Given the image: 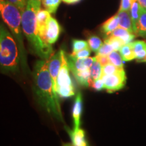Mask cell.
Segmentation results:
<instances>
[{
  "label": "cell",
  "mask_w": 146,
  "mask_h": 146,
  "mask_svg": "<svg viewBox=\"0 0 146 146\" xmlns=\"http://www.w3.org/2000/svg\"><path fill=\"white\" fill-rule=\"evenodd\" d=\"M8 1L17 7L21 12L25 10L27 5V0H8Z\"/></svg>",
  "instance_id": "obj_30"
},
{
  "label": "cell",
  "mask_w": 146,
  "mask_h": 146,
  "mask_svg": "<svg viewBox=\"0 0 146 146\" xmlns=\"http://www.w3.org/2000/svg\"><path fill=\"white\" fill-rule=\"evenodd\" d=\"M104 42H106V43H109L110 45H112L114 51H119L121 47L123 45H125V43L121 39H118L116 36H113L111 35L108 36V37L105 39Z\"/></svg>",
  "instance_id": "obj_25"
},
{
  "label": "cell",
  "mask_w": 146,
  "mask_h": 146,
  "mask_svg": "<svg viewBox=\"0 0 146 146\" xmlns=\"http://www.w3.org/2000/svg\"><path fill=\"white\" fill-rule=\"evenodd\" d=\"M74 78L78 84L83 87H89L91 79L90 74V69L76 71L72 73Z\"/></svg>",
  "instance_id": "obj_18"
},
{
  "label": "cell",
  "mask_w": 146,
  "mask_h": 146,
  "mask_svg": "<svg viewBox=\"0 0 146 146\" xmlns=\"http://www.w3.org/2000/svg\"><path fill=\"white\" fill-rule=\"evenodd\" d=\"M87 43H88L89 47L91 49V50L94 52H98L100 47L103 44L102 39L99 36L96 35H91L89 36L88 40H87Z\"/></svg>",
  "instance_id": "obj_23"
},
{
  "label": "cell",
  "mask_w": 146,
  "mask_h": 146,
  "mask_svg": "<svg viewBox=\"0 0 146 146\" xmlns=\"http://www.w3.org/2000/svg\"><path fill=\"white\" fill-rule=\"evenodd\" d=\"M132 0H121L119 10L130 11Z\"/></svg>",
  "instance_id": "obj_33"
},
{
  "label": "cell",
  "mask_w": 146,
  "mask_h": 146,
  "mask_svg": "<svg viewBox=\"0 0 146 146\" xmlns=\"http://www.w3.org/2000/svg\"><path fill=\"white\" fill-rule=\"evenodd\" d=\"M27 3L31 5L36 13L41 9V0H27Z\"/></svg>",
  "instance_id": "obj_32"
},
{
  "label": "cell",
  "mask_w": 146,
  "mask_h": 146,
  "mask_svg": "<svg viewBox=\"0 0 146 146\" xmlns=\"http://www.w3.org/2000/svg\"><path fill=\"white\" fill-rule=\"evenodd\" d=\"M108 56L110 63L116 66L118 68H123V59H122L120 54L117 52V51H113Z\"/></svg>",
  "instance_id": "obj_24"
},
{
  "label": "cell",
  "mask_w": 146,
  "mask_h": 146,
  "mask_svg": "<svg viewBox=\"0 0 146 146\" xmlns=\"http://www.w3.org/2000/svg\"><path fill=\"white\" fill-rule=\"evenodd\" d=\"M62 28L57 20L51 16L47 23L43 41L50 45H53L58 41L61 33Z\"/></svg>",
  "instance_id": "obj_7"
},
{
  "label": "cell",
  "mask_w": 146,
  "mask_h": 146,
  "mask_svg": "<svg viewBox=\"0 0 146 146\" xmlns=\"http://www.w3.org/2000/svg\"><path fill=\"white\" fill-rule=\"evenodd\" d=\"M91 49L89 47L83 49V50L78 51L77 52L72 53L71 55L76 58H85L89 57L91 54Z\"/></svg>",
  "instance_id": "obj_29"
},
{
  "label": "cell",
  "mask_w": 146,
  "mask_h": 146,
  "mask_svg": "<svg viewBox=\"0 0 146 146\" xmlns=\"http://www.w3.org/2000/svg\"><path fill=\"white\" fill-rule=\"evenodd\" d=\"M89 47L88 43L86 41L81 39H72V53L77 52L78 51L87 48Z\"/></svg>",
  "instance_id": "obj_26"
},
{
  "label": "cell",
  "mask_w": 146,
  "mask_h": 146,
  "mask_svg": "<svg viewBox=\"0 0 146 146\" xmlns=\"http://www.w3.org/2000/svg\"><path fill=\"white\" fill-rule=\"evenodd\" d=\"M34 89L36 99L47 112L60 121H63L58 96L54 92L48 68V60H39L33 70Z\"/></svg>",
  "instance_id": "obj_1"
},
{
  "label": "cell",
  "mask_w": 146,
  "mask_h": 146,
  "mask_svg": "<svg viewBox=\"0 0 146 146\" xmlns=\"http://www.w3.org/2000/svg\"><path fill=\"white\" fill-rule=\"evenodd\" d=\"M121 58L124 61H131L135 58L131 43L123 45L119 50Z\"/></svg>",
  "instance_id": "obj_20"
},
{
  "label": "cell",
  "mask_w": 146,
  "mask_h": 146,
  "mask_svg": "<svg viewBox=\"0 0 146 146\" xmlns=\"http://www.w3.org/2000/svg\"><path fill=\"white\" fill-rule=\"evenodd\" d=\"M62 146H75V145H73L72 143H64L62 144Z\"/></svg>",
  "instance_id": "obj_36"
},
{
  "label": "cell",
  "mask_w": 146,
  "mask_h": 146,
  "mask_svg": "<svg viewBox=\"0 0 146 146\" xmlns=\"http://www.w3.org/2000/svg\"><path fill=\"white\" fill-rule=\"evenodd\" d=\"M124 68H120L111 63L107 64L106 65L102 66V75H110L120 72Z\"/></svg>",
  "instance_id": "obj_27"
},
{
  "label": "cell",
  "mask_w": 146,
  "mask_h": 146,
  "mask_svg": "<svg viewBox=\"0 0 146 146\" xmlns=\"http://www.w3.org/2000/svg\"><path fill=\"white\" fill-rule=\"evenodd\" d=\"M22 14V29L29 42L31 50L41 60H48L54 54L53 47L45 43L40 36L36 23V12L32 6L27 3Z\"/></svg>",
  "instance_id": "obj_2"
},
{
  "label": "cell",
  "mask_w": 146,
  "mask_h": 146,
  "mask_svg": "<svg viewBox=\"0 0 146 146\" xmlns=\"http://www.w3.org/2000/svg\"><path fill=\"white\" fill-rule=\"evenodd\" d=\"M62 0H41V4L45 10L50 14H55L59 8Z\"/></svg>",
  "instance_id": "obj_22"
},
{
  "label": "cell",
  "mask_w": 146,
  "mask_h": 146,
  "mask_svg": "<svg viewBox=\"0 0 146 146\" xmlns=\"http://www.w3.org/2000/svg\"><path fill=\"white\" fill-rule=\"evenodd\" d=\"M50 14H51L48 11H47L46 10H42V9H40L36 13L38 30H39L40 36H41L43 40L47 23H48L49 20L51 17Z\"/></svg>",
  "instance_id": "obj_12"
},
{
  "label": "cell",
  "mask_w": 146,
  "mask_h": 146,
  "mask_svg": "<svg viewBox=\"0 0 146 146\" xmlns=\"http://www.w3.org/2000/svg\"><path fill=\"white\" fill-rule=\"evenodd\" d=\"M135 59L139 61H143L146 58V42L144 41H135L131 42Z\"/></svg>",
  "instance_id": "obj_15"
},
{
  "label": "cell",
  "mask_w": 146,
  "mask_h": 146,
  "mask_svg": "<svg viewBox=\"0 0 146 146\" xmlns=\"http://www.w3.org/2000/svg\"><path fill=\"white\" fill-rule=\"evenodd\" d=\"M135 34L146 38V10L143 8L139 18Z\"/></svg>",
  "instance_id": "obj_19"
},
{
  "label": "cell",
  "mask_w": 146,
  "mask_h": 146,
  "mask_svg": "<svg viewBox=\"0 0 146 146\" xmlns=\"http://www.w3.org/2000/svg\"><path fill=\"white\" fill-rule=\"evenodd\" d=\"M61 54L62 62L57 79V94L60 98H70L74 96L75 90L69 73L66 54L63 50H61Z\"/></svg>",
  "instance_id": "obj_5"
},
{
  "label": "cell",
  "mask_w": 146,
  "mask_h": 146,
  "mask_svg": "<svg viewBox=\"0 0 146 146\" xmlns=\"http://www.w3.org/2000/svg\"><path fill=\"white\" fill-rule=\"evenodd\" d=\"M66 59L69 69L72 73L76 71L90 69L94 61V57L76 58L72 56L71 54H66Z\"/></svg>",
  "instance_id": "obj_9"
},
{
  "label": "cell",
  "mask_w": 146,
  "mask_h": 146,
  "mask_svg": "<svg viewBox=\"0 0 146 146\" xmlns=\"http://www.w3.org/2000/svg\"><path fill=\"white\" fill-rule=\"evenodd\" d=\"M110 35L116 36L118 39H121L125 43V44H127V43L132 42L135 37V35L133 33L129 31L127 29L120 28V27H118L117 29H115Z\"/></svg>",
  "instance_id": "obj_17"
},
{
  "label": "cell",
  "mask_w": 146,
  "mask_h": 146,
  "mask_svg": "<svg viewBox=\"0 0 146 146\" xmlns=\"http://www.w3.org/2000/svg\"><path fill=\"white\" fill-rule=\"evenodd\" d=\"M89 86H91L96 91H101L103 89H104V81L102 78H100L99 79L96 80V81H91Z\"/></svg>",
  "instance_id": "obj_31"
},
{
  "label": "cell",
  "mask_w": 146,
  "mask_h": 146,
  "mask_svg": "<svg viewBox=\"0 0 146 146\" xmlns=\"http://www.w3.org/2000/svg\"><path fill=\"white\" fill-rule=\"evenodd\" d=\"M96 58L102 66H104L106 65L107 64L110 63L108 56H100V55H96Z\"/></svg>",
  "instance_id": "obj_34"
},
{
  "label": "cell",
  "mask_w": 146,
  "mask_h": 146,
  "mask_svg": "<svg viewBox=\"0 0 146 146\" xmlns=\"http://www.w3.org/2000/svg\"><path fill=\"white\" fill-rule=\"evenodd\" d=\"M0 17L15 39L19 50L20 64L25 72H29L27 52L22 33V14L17 7L8 0H0Z\"/></svg>",
  "instance_id": "obj_3"
},
{
  "label": "cell",
  "mask_w": 146,
  "mask_h": 146,
  "mask_svg": "<svg viewBox=\"0 0 146 146\" xmlns=\"http://www.w3.org/2000/svg\"><path fill=\"white\" fill-rule=\"evenodd\" d=\"M142 9H143V7L140 5L137 0H132L130 9V16L131 21H132L133 32L135 34L137 25L139 18Z\"/></svg>",
  "instance_id": "obj_14"
},
{
  "label": "cell",
  "mask_w": 146,
  "mask_h": 146,
  "mask_svg": "<svg viewBox=\"0 0 146 146\" xmlns=\"http://www.w3.org/2000/svg\"><path fill=\"white\" fill-rule=\"evenodd\" d=\"M116 14H117L118 18L119 27L127 29L129 31L134 33L133 29L132 21H131L130 16V11L118 10V13Z\"/></svg>",
  "instance_id": "obj_13"
},
{
  "label": "cell",
  "mask_w": 146,
  "mask_h": 146,
  "mask_svg": "<svg viewBox=\"0 0 146 146\" xmlns=\"http://www.w3.org/2000/svg\"><path fill=\"white\" fill-rule=\"evenodd\" d=\"M102 78L104 81V89L108 93H113L121 89L125 86L127 79L124 69L110 75H102Z\"/></svg>",
  "instance_id": "obj_6"
},
{
  "label": "cell",
  "mask_w": 146,
  "mask_h": 146,
  "mask_svg": "<svg viewBox=\"0 0 146 146\" xmlns=\"http://www.w3.org/2000/svg\"><path fill=\"white\" fill-rule=\"evenodd\" d=\"M66 131L70 136L71 141L75 146H88V143L85 139V133L83 129H66Z\"/></svg>",
  "instance_id": "obj_11"
},
{
  "label": "cell",
  "mask_w": 146,
  "mask_h": 146,
  "mask_svg": "<svg viewBox=\"0 0 146 146\" xmlns=\"http://www.w3.org/2000/svg\"><path fill=\"white\" fill-rule=\"evenodd\" d=\"M114 50L112 45H110L109 43L104 42L100 47L99 50L96 52L97 55H100V56H108L111 52H112Z\"/></svg>",
  "instance_id": "obj_28"
},
{
  "label": "cell",
  "mask_w": 146,
  "mask_h": 146,
  "mask_svg": "<svg viewBox=\"0 0 146 146\" xmlns=\"http://www.w3.org/2000/svg\"><path fill=\"white\" fill-rule=\"evenodd\" d=\"M62 1L63 2L67 3V4H74V3L81 1V0H62Z\"/></svg>",
  "instance_id": "obj_35"
},
{
  "label": "cell",
  "mask_w": 146,
  "mask_h": 146,
  "mask_svg": "<svg viewBox=\"0 0 146 146\" xmlns=\"http://www.w3.org/2000/svg\"><path fill=\"white\" fill-rule=\"evenodd\" d=\"M90 74L91 81L99 79L102 76V66L96 59V56L94 57V61L90 68Z\"/></svg>",
  "instance_id": "obj_21"
},
{
  "label": "cell",
  "mask_w": 146,
  "mask_h": 146,
  "mask_svg": "<svg viewBox=\"0 0 146 146\" xmlns=\"http://www.w3.org/2000/svg\"><path fill=\"white\" fill-rule=\"evenodd\" d=\"M118 27H119V23L117 14H116L102 24L101 30L104 34L106 36H109Z\"/></svg>",
  "instance_id": "obj_16"
},
{
  "label": "cell",
  "mask_w": 146,
  "mask_h": 146,
  "mask_svg": "<svg viewBox=\"0 0 146 146\" xmlns=\"http://www.w3.org/2000/svg\"><path fill=\"white\" fill-rule=\"evenodd\" d=\"M62 62V54L61 50L58 52H54L52 56L48 60V68L50 71L51 78L52 80L53 87H54V92L58 96L57 94V79L59 71L61 66Z\"/></svg>",
  "instance_id": "obj_8"
},
{
  "label": "cell",
  "mask_w": 146,
  "mask_h": 146,
  "mask_svg": "<svg viewBox=\"0 0 146 146\" xmlns=\"http://www.w3.org/2000/svg\"><path fill=\"white\" fill-rule=\"evenodd\" d=\"M144 62H146V58L145 59V60H144Z\"/></svg>",
  "instance_id": "obj_37"
},
{
  "label": "cell",
  "mask_w": 146,
  "mask_h": 146,
  "mask_svg": "<svg viewBox=\"0 0 146 146\" xmlns=\"http://www.w3.org/2000/svg\"><path fill=\"white\" fill-rule=\"evenodd\" d=\"M83 110V100L81 93H78L76 95L75 100L72 108V118L74 122V128L73 129H79L81 123V116Z\"/></svg>",
  "instance_id": "obj_10"
},
{
  "label": "cell",
  "mask_w": 146,
  "mask_h": 146,
  "mask_svg": "<svg viewBox=\"0 0 146 146\" xmlns=\"http://www.w3.org/2000/svg\"><path fill=\"white\" fill-rule=\"evenodd\" d=\"M19 64L17 43L5 23L0 20V70L14 73L18 70Z\"/></svg>",
  "instance_id": "obj_4"
}]
</instances>
